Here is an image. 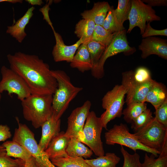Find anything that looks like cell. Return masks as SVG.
I'll list each match as a JSON object with an SVG mask.
<instances>
[{
    "instance_id": "obj_1",
    "label": "cell",
    "mask_w": 167,
    "mask_h": 167,
    "mask_svg": "<svg viewBox=\"0 0 167 167\" xmlns=\"http://www.w3.org/2000/svg\"><path fill=\"white\" fill-rule=\"evenodd\" d=\"M10 68L19 75L29 88L31 94L53 95L58 87L49 65L37 55L20 52L8 54Z\"/></svg>"
},
{
    "instance_id": "obj_2",
    "label": "cell",
    "mask_w": 167,
    "mask_h": 167,
    "mask_svg": "<svg viewBox=\"0 0 167 167\" xmlns=\"http://www.w3.org/2000/svg\"><path fill=\"white\" fill-rule=\"evenodd\" d=\"M50 73L58 83L57 88L53 95L52 107V115L58 120L83 88L73 85L69 76L63 71L50 70Z\"/></svg>"
},
{
    "instance_id": "obj_3",
    "label": "cell",
    "mask_w": 167,
    "mask_h": 167,
    "mask_svg": "<svg viewBox=\"0 0 167 167\" xmlns=\"http://www.w3.org/2000/svg\"><path fill=\"white\" fill-rule=\"evenodd\" d=\"M53 95L31 94L21 101L23 117L36 129L41 127L53 114Z\"/></svg>"
},
{
    "instance_id": "obj_4",
    "label": "cell",
    "mask_w": 167,
    "mask_h": 167,
    "mask_svg": "<svg viewBox=\"0 0 167 167\" xmlns=\"http://www.w3.org/2000/svg\"><path fill=\"white\" fill-rule=\"evenodd\" d=\"M18 128L15 131L12 140L24 146L34 158L38 167H56L45 153L40 148L36 140L34 133L26 125L19 122L16 118Z\"/></svg>"
},
{
    "instance_id": "obj_5",
    "label": "cell",
    "mask_w": 167,
    "mask_h": 167,
    "mask_svg": "<svg viewBox=\"0 0 167 167\" xmlns=\"http://www.w3.org/2000/svg\"><path fill=\"white\" fill-rule=\"evenodd\" d=\"M126 91L122 85H115L104 96L102 106L105 110L100 117L103 128L107 129V125L111 120L120 118L122 114Z\"/></svg>"
},
{
    "instance_id": "obj_6",
    "label": "cell",
    "mask_w": 167,
    "mask_h": 167,
    "mask_svg": "<svg viewBox=\"0 0 167 167\" xmlns=\"http://www.w3.org/2000/svg\"><path fill=\"white\" fill-rule=\"evenodd\" d=\"M126 30L115 33L109 45L105 48L96 65L91 70L92 76L96 79L102 78L104 75V65L107 59L111 57L123 53L126 55L134 54L136 51L135 47L129 45Z\"/></svg>"
},
{
    "instance_id": "obj_7",
    "label": "cell",
    "mask_w": 167,
    "mask_h": 167,
    "mask_svg": "<svg viewBox=\"0 0 167 167\" xmlns=\"http://www.w3.org/2000/svg\"><path fill=\"white\" fill-rule=\"evenodd\" d=\"M105 137L106 144L111 145L119 144L129 148L135 152L137 150H141L151 153L156 157H157L161 152L147 147L141 143L133 134L129 132L127 125L122 123L114 125L112 128L105 133Z\"/></svg>"
},
{
    "instance_id": "obj_8",
    "label": "cell",
    "mask_w": 167,
    "mask_h": 167,
    "mask_svg": "<svg viewBox=\"0 0 167 167\" xmlns=\"http://www.w3.org/2000/svg\"><path fill=\"white\" fill-rule=\"evenodd\" d=\"M133 134L145 146L161 152L167 140V128L154 117L146 125Z\"/></svg>"
},
{
    "instance_id": "obj_9",
    "label": "cell",
    "mask_w": 167,
    "mask_h": 167,
    "mask_svg": "<svg viewBox=\"0 0 167 167\" xmlns=\"http://www.w3.org/2000/svg\"><path fill=\"white\" fill-rule=\"evenodd\" d=\"M103 127L100 117L93 111H90L83 130L84 139L82 142L88 146L98 156L105 155L101 134Z\"/></svg>"
},
{
    "instance_id": "obj_10",
    "label": "cell",
    "mask_w": 167,
    "mask_h": 167,
    "mask_svg": "<svg viewBox=\"0 0 167 167\" xmlns=\"http://www.w3.org/2000/svg\"><path fill=\"white\" fill-rule=\"evenodd\" d=\"M129 27L127 33H130L135 27L139 28L141 34L144 32L146 23L158 21L161 18L156 14L152 8L140 0H131L129 14Z\"/></svg>"
},
{
    "instance_id": "obj_11",
    "label": "cell",
    "mask_w": 167,
    "mask_h": 167,
    "mask_svg": "<svg viewBox=\"0 0 167 167\" xmlns=\"http://www.w3.org/2000/svg\"><path fill=\"white\" fill-rule=\"evenodd\" d=\"M2 76L0 82V92L6 91L10 96L17 95V98L22 101L31 94L30 90L22 78L10 68L5 66L1 69Z\"/></svg>"
},
{
    "instance_id": "obj_12",
    "label": "cell",
    "mask_w": 167,
    "mask_h": 167,
    "mask_svg": "<svg viewBox=\"0 0 167 167\" xmlns=\"http://www.w3.org/2000/svg\"><path fill=\"white\" fill-rule=\"evenodd\" d=\"M92 103L87 100L81 106L74 109L67 118V127L65 135L70 138H74L82 143L83 130Z\"/></svg>"
},
{
    "instance_id": "obj_13",
    "label": "cell",
    "mask_w": 167,
    "mask_h": 167,
    "mask_svg": "<svg viewBox=\"0 0 167 167\" xmlns=\"http://www.w3.org/2000/svg\"><path fill=\"white\" fill-rule=\"evenodd\" d=\"M133 72V71L130 70L122 74L121 84L126 91L125 102L127 105L134 102H145L147 94L155 81L152 79L145 84H139L134 80Z\"/></svg>"
},
{
    "instance_id": "obj_14",
    "label": "cell",
    "mask_w": 167,
    "mask_h": 167,
    "mask_svg": "<svg viewBox=\"0 0 167 167\" xmlns=\"http://www.w3.org/2000/svg\"><path fill=\"white\" fill-rule=\"evenodd\" d=\"M49 25L53 31L56 41L55 45L52 52L54 60L57 62L65 61L70 62L78 47L84 43V41L82 39H79L72 45H66L64 43L62 36L55 30L52 23Z\"/></svg>"
},
{
    "instance_id": "obj_15",
    "label": "cell",
    "mask_w": 167,
    "mask_h": 167,
    "mask_svg": "<svg viewBox=\"0 0 167 167\" xmlns=\"http://www.w3.org/2000/svg\"><path fill=\"white\" fill-rule=\"evenodd\" d=\"M138 49L142 52L141 57L147 58L152 54L167 59V40L160 38L151 36L143 38Z\"/></svg>"
},
{
    "instance_id": "obj_16",
    "label": "cell",
    "mask_w": 167,
    "mask_h": 167,
    "mask_svg": "<svg viewBox=\"0 0 167 167\" xmlns=\"http://www.w3.org/2000/svg\"><path fill=\"white\" fill-rule=\"evenodd\" d=\"M63 131L52 140L45 152L50 160L67 156L66 149L70 138L65 135Z\"/></svg>"
},
{
    "instance_id": "obj_17",
    "label": "cell",
    "mask_w": 167,
    "mask_h": 167,
    "mask_svg": "<svg viewBox=\"0 0 167 167\" xmlns=\"http://www.w3.org/2000/svg\"><path fill=\"white\" fill-rule=\"evenodd\" d=\"M61 120H56L53 116L41 126L42 134L38 144L40 149L45 151L53 139L60 132Z\"/></svg>"
},
{
    "instance_id": "obj_18",
    "label": "cell",
    "mask_w": 167,
    "mask_h": 167,
    "mask_svg": "<svg viewBox=\"0 0 167 167\" xmlns=\"http://www.w3.org/2000/svg\"><path fill=\"white\" fill-rule=\"evenodd\" d=\"M35 9L32 6L29 8L24 15L11 26H8L6 33L9 34L20 43L22 42L27 36L25 29L33 15Z\"/></svg>"
},
{
    "instance_id": "obj_19",
    "label": "cell",
    "mask_w": 167,
    "mask_h": 167,
    "mask_svg": "<svg viewBox=\"0 0 167 167\" xmlns=\"http://www.w3.org/2000/svg\"><path fill=\"white\" fill-rule=\"evenodd\" d=\"M111 6L105 1L94 3L92 8L81 14L83 19L91 20L96 25L102 26L104 21Z\"/></svg>"
},
{
    "instance_id": "obj_20",
    "label": "cell",
    "mask_w": 167,
    "mask_h": 167,
    "mask_svg": "<svg viewBox=\"0 0 167 167\" xmlns=\"http://www.w3.org/2000/svg\"><path fill=\"white\" fill-rule=\"evenodd\" d=\"M70 63L71 67L76 68L82 73L91 70L92 66L85 44H82L79 46Z\"/></svg>"
},
{
    "instance_id": "obj_21",
    "label": "cell",
    "mask_w": 167,
    "mask_h": 167,
    "mask_svg": "<svg viewBox=\"0 0 167 167\" xmlns=\"http://www.w3.org/2000/svg\"><path fill=\"white\" fill-rule=\"evenodd\" d=\"M167 99L166 87L155 80L147 94L144 102L150 103L156 109Z\"/></svg>"
},
{
    "instance_id": "obj_22",
    "label": "cell",
    "mask_w": 167,
    "mask_h": 167,
    "mask_svg": "<svg viewBox=\"0 0 167 167\" xmlns=\"http://www.w3.org/2000/svg\"><path fill=\"white\" fill-rule=\"evenodd\" d=\"M68 156L72 157L90 158L93 152L82 142L74 138H71L66 149Z\"/></svg>"
},
{
    "instance_id": "obj_23",
    "label": "cell",
    "mask_w": 167,
    "mask_h": 167,
    "mask_svg": "<svg viewBox=\"0 0 167 167\" xmlns=\"http://www.w3.org/2000/svg\"><path fill=\"white\" fill-rule=\"evenodd\" d=\"M5 148L7 155L15 158H19L26 161L32 156L23 146L13 140L7 141L2 145Z\"/></svg>"
},
{
    "instance_id": "obj_24",
    "label": "cell",
    "mask_w": 167,
    "mask_h": 167,
    "mask_svg": "<svg viewBox=\"0 0 167 167\" xmlns=\"http://www.w3.org/2000/svg\"><path fill=\"white\" fill-rule=\"evenodd\" d=\"M95 25L92 21L83 19L76 24L74 33L79 39L84 41L83 44L86 43L91 41Z\"/></svg>"
},
{
    "instance_id": "obj_25",
    "label": "cell",
    "mask_w": 167,
    "mask_h": 167,
    "mask_svg": "<svg viewBox=\"0 0 167 167\" xmlns=\"http://www.w3.org/2000/svg\"><path fill=\"white\" fill-rule=\"evenodd\" d=\"M85 160L91 167H116L120 158L114 153L107 152L96 158Z\"/></svg>"
},
{
    "instance_id": "obj_26",
    "label": "cell",
    "mask_w": 167,
    "mask_h": 167,
    "mask_svg": "<svg viewBox=\"0 0 167 167\" xmlns=\"http://www.w3.org/2000/svg\"><path fill=\"white\" fill-rule=\"evenodd\" d=\"M153 155L150 156L145 154L142 167H167V140L157 158Z\"/></svg>"
},
{
    "instance_id": "obj_27",
    "label": "cell",
    "mask_w": 167,
    "mask_h": 167,
    "mask_svg": "<svg viewBox=\"0 0 167 167\" xmlns=\"http://www.w3.org/2000/svg\"><path fill=\"white\" fill-rule=\"evenodd\" d=\"M131 7V0H118V6L114 9V14L119 26L122 30L125 29L123 23L128 19Z\"/></svg>"
},
{
    "instance_id": "obj_28",
    "label": "cell",
    "mask_w": 167,
    "mask_h": 167,
    "mask_svg": "<svg viewBox=\"0 0 167 167\" xmlns=\"http://www.w3.org/2000/svg\"><path fill=\"white\" fill-rule=\"evenodd\" d=\"M127 105V107L123 110L122 115L124 120L128 123H131L147 109L146 102H134Z\"/></svg>"
},
{
    "instance_id": "obj_29",
    "label": "cell",
    "mask_w": 167,
    "mask_h": 167,
    "mask_svg": "<svg viewBox=\"0 0 167 167\" xmlns=\"http://www.w3.org/2000/svg\"><path fill=\"white\" fill-rule=\"evenodd\" d=\"M56 167H91L81 157H65L54 159L50 160Z\"/></svg>"
},
{
    "instance_id": "obj_30",
    "label": "cell",
    "mask_w": 167,
    "mask_h": 167,
    "mask_svg": "<svg viewBox=\"0 0 167 167\" xmlns=\"http://www.w3.org/2000/svg\"><path fill=\"white\" fill-rule=\"evenodd\" d=\"M115 33L106 30L102 26L96 25L91 41L100 43L106 47L111 42Z\"/></svg>"
},
{
    "instance_id": "obj_31",
    "label": "cell",
    "mask_w": 167,
    "mask_h": 167,
    "mask_svg": "<svg viewBox=\"0 0 167 167\" xmlns=\"http://www.w3.org/2000/svg\"><path fill=\"white\" fill-rule=\"evenodd\" d=\"M85 44L89 54L92 68L98 62L106 47L100 43L92 41Z\"/></svg>"
},
{
    "instance_id": "obj_32",
    "label": "cell",
    "mask_w": 167,
    "mask_h": 167,
    "mask_svg": "<svg viewBox=\"0 0 167 167\" xmlns=\"http://www.w3.org/2000/svg\"><path fill=\"white\" fill-rule=\"evenodd\" d=\"M25 164V161L21 159L8 156L4 147L0 145V167H24Z\"/></svg>"
},
{
    "instance_id": "obj_33",
    "label": "cell",
    "mask_w": 167,
    "mask_h": 167,
    "mask_svg": "<svg viewBox=\"0 0 167 167\" xmlns=\"http://www.w3.org/2000/svg\"><path fill=\"white\" fill-rule=\"evenodd\" d=\"M154 117L150 109H147L131 122V127L135 132L148 123Z\"/></svg>"
},
{
    "instance_id": "obj_34",
    "label": "cell",
    "mask_w": 167,
    "mask_h": 167,
    "mask_svg": "<svg viewBox=\"0 0 167 167\" xmlns=\"http://www.w3.org/2000/svg\"><path fill=\"white\" fill-rule=\"evenodd\" d=\"M120 151L124 159L122 167H142L140 160V156L138 153L135 152L131 154L122 146H121Z\"/></svg>"
},
{
    "instance_id": "obj_35",
    "label": "cell",
    "mask_w": 167,
    "mask_h": 167,
    "mask_svg": "<svg viewBox=\"0 0 167 167\" xmlns=\"http://www.w3.org/2000/svg\"><path fill=\"white\" fill-rule=\"evenodd\" d=\"M114 10L113 7L111 6L102 26L105 29L113 33L123 30L116 21L114 14Z\"/></svg>"
},
{
    "instance_id": "obj_36",
    "label": "cell",
    "mask_w": 167,
    "mask_h": 167,
    "mask_svg": "<svg viewBox=\"0 0 167 167\" xmlns=\"http://www.w3.org/2000/svg\"><path fill=\"white\" fill-rule=\"evenodd\" d=\"M135 81L140 84H144L151 81L152 79L150 71L144 66L139 67L133 72Z\"/></svg>"
},
{
    "instance_id": "obj_37",
    "label": "cell",
    "mask_w": 167,
    "mask_h": 167,
    "mask_svg": "<svg viewBox=\"0 0 167 167\" xmlns=\"http://www.w3.org/2000/svg\"><path fill=\"white\" fill-rule=\"evenodd\" d=\"M154 114L157 121L167 128V99L155 109Z\"/></svg>"
},
{
    "instance_id": "obj_38",
    "label": "cell",
    "mask_w": 167,
    "mask_h": 167,
    "mask_svg": "<svg viewBox=\"0 0 167 167\" xmlns=\"http://www.w3.org/2000/svg\"><path fill=\"white\" fill-rule=\"evenodd\" d=\"M150 23H147L143 33L141 35L143 38L156 36H167V29L156 30L153 28Z\"/></svg>"
},
{
    "instance_id": "obj_39",
    "label": "cell",
    "mask_w": 167,
    "mask_h": 167,
    "mask_svg": "<svg viewBox=\"0 0 167 167\" xmlns=\"http://www.w3.org/2000/svg\"><path fill=\"white\" fill-rule=\"evenodd\" d=\"M12 136L10 129L7 125L0 124V142H3Z\"/></svg>"
},
{
    "instance_id": "obj_40",
    "label": "cell",
    "mask_w": 167,
    "mask_h": 167,
    "mask_svg": "<svg viewBox=\"0 0 167 167\" xmlns=\"http://www.w3.org/2000/svg\"><path fill=\"white\" fill-rule=\"evenodd\" d=\"M142 1L150 6H167V0H143Z\"/></svg>"
},
{
    "instance_id": "obj_41",
    "label": "cell",
    "mask_w": 167,
    "mask_h": 167,
    "mask_svg": "<svg viewBox=\"0 0 167 167\" xmlns=\"http://www.w3.org/2000/svg\"><path fill=\"white\" fill-rule=\"evenodd\" d=\"M24 167H38L36 164L34 158L32 156L29 159L25 161Z\"/></svg>"
},
{
    "instance_id": "obj_42",
    "label": "cell",
    "mask_w": 167,
    "mask_h": 167,
    "mask_svg": "<svg viewBox=\"0 0 167 167\" xmlns=\"http://www.w3.org/2000/svg\"><path fill=\"white\" fill-rule=\"evenodd\" d=\"M25 1L32 5H41L43 3L42 1L41 0H26Z\"/></svg>"
},
{
    "instance_id": "obj_43",
    "label": "cell",
    "mask_w": 167,
    "mask_h": 167,
    "mask_svg": "<svg viewBox=\"0 0 167 167\" xmlns=\"http://www.w3.org/2000/svg\"><path fill=\"white\" fill-rule=\"evenodd\" d=\"M23 1L22 0H0V2H7L12 3H22Z\"/></svg>"
},
{
    "instance_id": "obj_44",
    "label": "cell",
    "mask_w": 167,
    "mask_h": 167,
    "mask_svg": "<svg viewBox=\"0 0 167 167\" xmlns=\"http://www.w3.org/2000/svg\"><path fill=\"white\" fill-rule=\"evenodd\" d=\"M1 97H2L1 93L0 92V102H1Z\"/></svg>"
}]
</instances>
